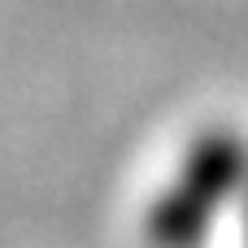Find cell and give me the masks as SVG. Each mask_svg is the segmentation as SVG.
<instances>
[{"label": "cell", "instance_id": "obj_1", "mask_svg": "<svg viewBox=\"0 0 248 248\" xmlns=\"http://www.w3.org/2000/svg\"><path fill=\"white\" fill-rule=\"evenodd\" d=\"M248 196V131L231 122L201 126L174 157L170 174L144 209L148 248H209L227 218H240Z\"/></svg>", "mask_w": 248, "mask_h": 248}, {"label": "cell", "instance_id": "obj_2", "mask_svg": "<svg viewBox=\"0 0 248 248\" xmlns=\"http://www.w3.org/2000/svg\"><path fill=\"white\" fill-rule=\"evenodd\" d=\"M240 244L248 248V196H244V209H240Z\"/></svg>", "mask_w": 248, "mask_h": 248}]
</instances>
